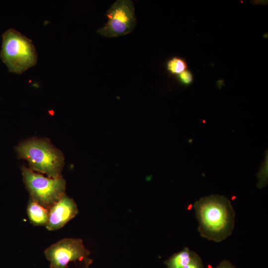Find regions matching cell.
Masks as SVG:
<instances>
[{
	"label": "cell",
	"instance_id": "6da1fadb",
	"mask_svg": "<svg viewBox=\"0 0 268 268\" xmlns=\"http://www.w3.org/2000/svg\"><path fill=\"white\" fill-rule=\"evenodd\" d=\"M194 208L202 237L220 242L232 234L235 213L227 198L218 195L201 198L195 202Z\"/></svg>",
	"mask_w": 268,
	"mask_h": 268
},
{
	"label": "cell",
	"instance_id": "7a4b0ae2",
	"mask_svg": "<svg viewBox=\"0 0 268 268\" xmlns=\"http://www.w3.org/2000/svg\"><path fill=\"white\" fill-rule=\"evenodd\" d=\"M1 37L0 57L9 72L20 74L36 65L37 53L30 39L13 28L5 31Z\"/></svg>",
	"mask_w": 268,
	"mask_h": 268
},
{
	"label": "cell",
	"instance_id": "3957f363",
	"mask_svg": "<svg viewBox=\"0 0 268 268\" xmlns=\"http://www.w3.org/2000/svg\"><path fill=\"white\" fill-rule=\"evenodd\" d=\"M16 150L19 158L28 161L32 170L46 174L50 178L62 177L63 156L49 142L29 140L19 144Z\"/></svg>",
	"mask_w": 268,
	"mask_h": 268
},
{
	"label": "cell",
	"instance_id": "277c9868",
	"mask_svg": "<svg viewBox=\"0 0 268 268\" xmlns=\"http://www.w3.org/2000/svg\"><path fill=\"white\" fill-rule=\"evenodd\" d=\"M21 170L30 199L43 207L49 209L65 194L66 183L62 177H45L25 167Z\"/></svg>",
	"mask_w": 268,
	"mask_h": 268
},
{
	"label": "cell",
	"instance_id": "5b68a950",
	"mask_svg": "<svg viewBox=\"0 0 268 268\" xmlns=\"http://www.w3.org/2000/svg\"><path fill=\"white\" fill-rule=\"evenodd\" d=\"M90 252L78 238H65L47 248L44 252L50 263V268H67L71 262H79L88 268L93 261L88 257Z\"/></svg>",
	"mask_w": 268,
	"mask_h": 268
},
{
	"label": "cell",
	"instance_id": "8992f818",
	"mask_svg": "<svg viewBox=\"0 0 268 268\" xmlns=\"http://www.w3.org/2000/svg\"><path fill=\"white\" fill-rule=\"evenodd\" d=\"M108 20L97 30L101 35L117 37L131 33L136 23L133 2L130 0H118L109 8Z\"/></svg>",
	"mask_w": 268,
	"mask_h": 268
},
{
	"label": "cell",
	"instance_id": "52a82bcc",
	"mask_svg": "<svg viewBox=\"0 0 268 268\" xmlns=\"http://www.w3.org/2000/svg\"><path fill=\"white\" fill-rule=\"evenodd\" d=\"M78 212L75 201L64 194L49 209L48 220L46 227L54 231L63 227Z\"/></svg>",
	"mask_w": 268,
	"mask_h": 268
},
{
	"label": "cell",
	"instance_id": "ba28073f",
	"mask_svg": "<svg viewBox=\"0 0 268 268\" xmlns=\"http://www.w3.org/2000/svg\"><path fill=\"white\" fill-rule=\"evenodd\" d=\"M27 215L30 222L35 226H46L49 217V209L31 199L28 203Z\"/></svg>",
	"mask_w": 268,
	"mask_h": 268
},
{
	"label": "cell",
	"instance_id": "9c48e42d",
	"mask_svg": "<svg viewBox=\"0 0 268 268\" xmlns=\"http://www.w3.org/2000/svg\"><path fill=\"white\" fill-rule=\"evenodd\" d=\"M199 255L194 251L185 247L180 252L173 255L165 263L167 268H181L188 264Z\"/></svg>",
	"mask_w": 268,
	"mask_h": 268
},
{
	"label": "cell",
	"instance_id": "30bf717a",
	"mask_svg": "<svg viewBox=\"0 0 268 268\" xmlns=\"http://www.w3.org/2000/svg\"><path fill=\"white\" fill-rule=\"evenodd\" d=\"M167 67L171 73L180 74L185 70L187 65L183 59L174 57L168 62Z\"/></svg>",
	"mask_w": 268,
	"mask_h": 268
},
{
	"label": "cell",
	"instance_id": "8fae6325",
	"mask_svg": "<svg viewBox=\"0 0 268 268\" xmlns=\"http://www.w3.org/2000/svg\"><path fill=\"white\" fill-rule=\"evenodd\" d=\"M265 158V160L261 166V169L258 174V182L257 187L262 188L266 186L268 183V156Z\"/></svg>",
	"mask_w": 268,
	"mask_h": 268
},
{
	"label": "cell",
	"instance_id": "7c38bea8",
	"mask_svg": "<svg viewBox=\"0 0 268 268\" xmlns=\"http://www.w3.org/2000/svg\"><path fill=\"white\" fill-rule=\"evenodd\" d=\"M181 268H203L202 261L200 257L198 256L191 262Z\"/></svg>",
	"mask_w": 268,
	"mask_h": 268
},
{
	"label": "cell",
	"instance_id": "4fadbf2b",
	"mask_svg": "<svg viewBox=\"0 0 268 268\" xmlns=\"http://www.w3.org/2000/svg\"><path fill=\"white\" fill-rule=\"evenodd\" d=\"M179 78L183 83L189 84L192 81L193 77L189 71L185 70L180 74Z\"/></svg>",
	"mask_w": 268,
	"mask_h": 268
},
{
	"label": "cell",
	"instance_id": "5bb4252c",
	"mask_svg": "<svg viewBox=\"0 0 268 268\" xmlns=\"http://www.w3.org/2000/svg\"><path fill=\"white\" fill-rule=\"evenodd\" d=\"M216 268H235V267L229 261L224 260L220 263Z\"/></svg>",
	"mask_w": 268,
	"mask_h": 268
}]
</instances>
